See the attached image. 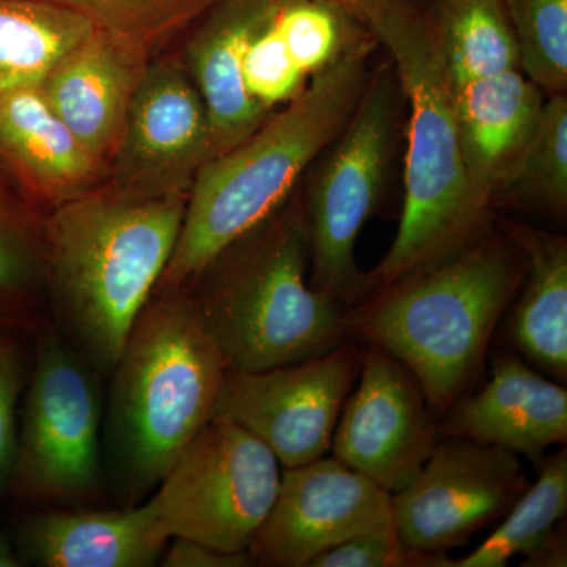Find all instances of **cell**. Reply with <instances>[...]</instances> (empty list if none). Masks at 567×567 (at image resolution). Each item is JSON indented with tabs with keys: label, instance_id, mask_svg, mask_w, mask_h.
<instances>
[{
	"label": "cell",
	"instance_id": "2e32d148",
	"mask_svg": "<svg viewBox=\"0 0 567 567\" xmlns=\"http://www.w3.org/2000/svg\"><path fill=\"white\" fill-rule=\"evenodd\" d=\"M148 54L110 33H92L52 66L40 89L52 111L104 166L121 142Z\"/></svg>",
	"mask_w": 567,
	"mask_h": 567
},
{
	"label": "cell",
	"instance_id": "e575fe53",
	"mask_svg": "<svg viewBox=\"0 0 567 567\" xmlns=\"http://www.w3.org/2000/svg\"><path fill=\"white\" fill-rule=\"evenodd\" d=\"M324 2L344 10L346 13H349L354 20L363 22L368 28V22L374 18L377 11L382 9L386 0H324Z\"/></svg>",
	"mask_w": 567,
	"mask_h": 567
},
{
	"label": "cell",
	"instance_id": "5b68a950",
	"mask_svg": "<svg viewBox=\"0 0 567 567\" xmlns=\"http://www.w3.org/2000/svg\"><path fill=\"white\" fill-rule=\"evenodd\" d=\"M106 446L125 506L163 477L215 416L227 365L185 290L152 297L114 368Z\"/></svg>",
	"mask_w": 567,
	"mask_h": 567
},
{
	"label": "cell",
	"instance_id": "d6a6232c",
	"mask_svg": "<svg viewBox=\"0 0 567 567\" xmlns=\"http://www.w3.org/2000/svg\"><path fill=\"white\" fill-rule=\"evenodd\" d=\"M164 550L162 565L166 567H248L254 566L248 550L221 551L216 548L185 539L173 537Z\"/></svg>",
	"mask_w": 567,
	"mask_h": 567
},
{
	"label": "cell",
	"instance_id": "f546056e",
	"mask_svg": "<svg viewBox=\"0 0 567 567\" xmlns=\"http://www.w3.org/2000/svg\"><path fill=\"white\" fill-rule=\"evenodd\" d=\"M275 14L249 41L241 66L246 92L268 111L292 102L308 85V76L295 63L276 29Z\"/></svg>",
	"mask_w": 567,
	"mask_h": 567
},
{
	"label": "cell",
	"instance_id": "836d02e7",
	"mask_svg": "<svg viewBox=\"0 0 567 567\" xmlns=\"http://www.w3.org/2000/svg\"><path fill=\"white\" fill-rule=\"evenodd\" d=\"M522 566L529 567H566L567 544L565 525H558L540 546L527 555V561Z\"/></svg>",
	"mask_w": 567,
	"mask_h": 567
},
{
	"label": "cell",
	"instance_id": "44dd1931",
	"mask_svg": "<svg viewBox=\"0 0 567 567\" xmlns=\"http://www.w3.org/2000/svg\"><path fill=\"white\" fill-rule=\"evenodd\" d=\"M525 257L522 293L507 319L514 349L528 363L565 385L567 380V241L522 224L506 223Z\"/></svg>",
	"mask_w": 567,
	"mask_h": 567
},
{
	"label": "cell",
	"instance_id": "d4e9b609",
	"mask_svg": "<svg viewBox=\"0 0 567 567\" xmlns=\"http://www.w3.org/2000/svg\"><path fill=\"white\" fill-rule=\"evenodd\" d=\"M498 197L548 215H566V93L550 95V99L544 102L532 140L522 153L513 177Z\"/></svg>",
	"mask_w": 567,
	"mask_h": 567
},
{
	"label": "cell",
	"instance_id": "4dcf8cb0",
	"mask_svg": "<svg viewBox=\"0 0 567 567\" xmlns=\"http://www.w3.org/2000/svg\"><path fill=\"white\" fill-rule=\"evenodd\" d=\"M25 336L0 331V496L10 491L20 431V402L31 374Z\"/></svg>",
	"mask_w": 567,
	"mask_h": 567
},
{
	"label": "cell",
	"instance_id": "30bf717a",
	"mask_svg": "<svg viewBox=\"0 0 567 567\" xmlns=\"http://www.w3.org/2000/svg\"><path fill=\"white\" fill-rule=\"evenodd\" d=\"M360 344L267 371L229 369L215 416L234 421L274 451L284 468L331 450L336 424L361 369Z\"/></svg>",
	"mask_w": 567,
	"mask_h": 567
},
{
	"label": "cell",
	"instance_id": "277c9868",
	"mask_svg": "<svg viewBox=\"0 0 567 567\" xmlns=\"http://www.w3.org/2000/svg\"><path fill=\"white\" fill-rule=\"evenodd\" d=\"M186 197L87 192L59 204L47 227V274L82 352L112 371L156 293L181 234Z\"/></svg>",
	"mask_w": 567,
	"mask_h": 567
},
{
	"label": "cell",
	"instance_id": "ffe728a7",
	"mask_svg": "<svg viewBox=\"0 0 567 567\" xmlns=\"http://www.w3.org/2000/svg\"><path fill=\"white\" fill-rule=\"evenodd\" d=\"M0 159L58 204L87 193L106 169L52 111L40 85L0 99Z\"/></svg>",
	"mask_w": 567,
	"mask_h": 567
},
{
	"label": "cell",
	"instance_id": "1f68e13d",
	"mask_svg": "<svg viewBox=\"0 0 567 567\" xmlns=\"http://www.w3.org/2000/svg\"><path fill=\"white\" fill-rule=\"evenodd\" d=\"M447 555L406 548L395 532L365 533L319 555L309 567H447Z\"/></svg>",
	"mask_w": 567,
	"mask_h": 567
},
{
	"label": "cell",
	"instance_id": "6da1fadb",
	"mask_svg": "<svg viewBox=\"0 0 567 567\" xmlns=\"http://www.w3.org/2000/svg\"><path fill=\"white\" fill-rule=\"evenodd\" d=\"M369 33L244 142L207 159L194 177L159 292L182 290L230 245L281 210L305 171L349 122L369 80Z\"/></svg>",
	"mask_w": 567,
	"mask_h": 567
},
{
	"label": "cell",
	"instance_id": "52a82bcc",
	"mask_svg": "<svg viewBox=\"0 0 567 567\" xmlns=\"http://www.w3.org/2000/svg\"><path fill=\"white\" fill-rule=\"evenodd\" d=\"M402 91L390 65L369 74L360 102L330 145L303 204L311 281L317 292L346 306L368 295L354 246L382 199L390 171Z\"/></svg>",
	"mask_w": 567,
	"mask_h": 567
},
{
	"label": "cell",
	"instance_id": "f1b7e54d",
	"mask_svg": "<svg viewBox=\"0 0 567 567\" xmlns=\"http://www.w3.org/2000/svg\"><path fill=\"white\" fill-rule=\"evenodd\" d=\"M47 274L31 227L0 205V331L29 334L39 327L37 290Z\"/></svg>",
	"mask_w": 567,
	"mask_h": 567
},
{
	"label": "cell",
	"instance_id": "7402d4cb",
	"mask_svg": "<svg viewBox=\"0 0 567 567\" xmlns=\"http://www.w3.org/2000/svg\"><path fill=\"white\" fill-rule=\"evenodd\" d=\"M96 29L47 0H0V99L41 85L52 66Z\"/></svg>",
	"mask_w": 567,
	"mask_h": 567
},
{
	"label": "cell",
	"instance_id": "d6986e66",
	"mask_svg": "<svg viewBox=\"0 0 567 567\" xmlns=\"http://www.w3.org/2000/svg\"><path fill=\"white\" fill-rule=\"evenodd\" d=\"M451 87L470 181L494 207L532 140L544 93L520 70Z\"/></svg>",
	"mask_w": 567,
	"mask_h": 567
},
{
	"label": "cell",
	"instance_id": "83f0119b",
	"mask_svg": "<svg viewBox=\"0 0 567 567\" xmlns=\"http://www.w3.org/2000/svg\"><path fill=\"white\" fill-rule=\"evenodd\" d=\"M518 48V70L550 95L567 91V0H503Z\"/></svg>",
	"mask_w": 567,
	"mask_h": 567
},
{
	"label": "cell",
	"instance_id": "ba28073f",
	"mask_svg": "<svg viewBox=\"0 0 567 567\" xmlns=\"http://www.w3.org/2000/svg\"><path fill=\"white\" fill-rule=\"evenodd\" d=\"M102 416L95 375L47 328L21 406L11 494L33 505L95 495L103 483Z\"/></svg>",
	"mask_w": 567,
	"mask_h": 567
},
{
	"label": "cell",
	"instance_id": "7c38bea8",
	"mask_svg": "<svg viewBox=\"0 0 567 567\" xmlns=\"http://www.w3.org/2000/svg\"><path fill=\"white\" fill-rule=\"evenodd\" d=\"M377 532H395L393 494L323 456L284 470L248 554L254 566L309 567L323 551Z\"/></svg>",
	"mask_w": 567,
	"mask_h": 567
},
{
	"label": "cell",
	"instance_id": "484cf974",
	"mask_svg": "<svg viewBox=\"0 0 567 567\" xmlns=\"http://www.w3.org/2000/svg\"><path fill=\"white\" fill-rule=\"evenodd\" d=\"M148 54L221 0H47Z\"/></svg>",
	"mask_w": 567,
	"mask_h": 567
},
{
	"label": "cell",
	"instance_id": "4fadbf2b",
	"mask_svg": "<svg viewBox=\"0 0 567 567\" xmlns=\"http://www.w3.org/2000/svg\"><path fill=\"white\" fill-rule=\"evenodd\" d=\"M360 383L347 398L331 451L391 494L415 480L440 440V417L420 380L380 347L361 353Z\"/></svg>",
	"mask_w": 567,
	"mask_h": 567
},
{
	"label": "cell",
	"instance_id": "ac0fdd59",
	"mask_svg": "<svg viewBox=\"0 0 567 567\" xmlns=\"http://www.w3.org/2000/svg\"><path fill=\"white\" fill-rule=\"evenodd\" d=\"M17 539L24 565L151 567L171 537L151 499L114 511H54L25 518Z\"/></svg>",
	"mask_w": 567,
	"mask_h": 567
},
{
	"label": "cell",
	"instance_id": "d590c367",
	"mask_svg": "<svg viewBox=\"0 0 567 567\" xmlns=\"http://www.w3.org/2000/svg\"><path fill=\"white\" fill-rule=\"evenodd\" d=\"M24 559L21 557L20 547L17 539L9 536V533L0 527V567H21Z\"/></svg>",
	"mask_w": 567,
	"mask_h": 567
},
{
	"label": "cell",
	"instance_id": "7a4b0ae2",
	"mask_svg": "<svg viewBox=\"0 0 567 567\" xmlns=\"http://www.w3.org/2000/svg\"><path fill=\"white\" fill-rule=\"evenodd\" d=\"M525 274L520 246L506 233L487 234L350 306L347 341L380 347L401 360L442 417L483 375L496 327Z\"/></svg>",
	"mask_w": 567,
	"mask_h": 567
},
{
	"label": "cell",
	"instance_id": "cb8c5ba5",
	"mask_svg": "<svg viewBox=\"0 0 567 567\" xmlns=\"http://www.w3.org/2000/svg\"><path fill=\"white\" fill-rule=\"evenodd\" d=\"M539 477L507 511L505 520L472 554L447 567H503L516 555L532 554L558 527L567 511V450L544 458Z\"/></svg>",
	"mask_w": 567,
	"mask_h": 567
},
{
	"label": "cell",
	"instance_id": "9c48e42d",
	"mask_svg": "<svg viewBox=\"0 0 567 567\" xmlns=\"http://www.w3.org/2000/svg\"><path fill=\"white\" fill-rule=\"evenodd\" d=\"M279 481V461L262 440L234 421L213 417L151 502L171 539L245 551L274 506Z\"/></svg>",
	"mask_w": 567,
	"mask_h": 567
},
{
	"label": "cell",
	"instance_id": "603a6c76",
	"mask_svg": "<svg viewBox=\"0 0 567 567\" xmlns=\"http://www.w3.org/2000/svg\"><path fill=\"white\" fill-rule=\"evenodd\" d=\"M429 17L451 85L518 70L503 0H434Z\"/></svg>",
	"mask_w": 567,
	"mask_h": 567
},
{
	"label": "cell",
	"instance_id": "3957f363",
	"mask_svg": "<svg viewBox=\"0 0 567 567\" xmlns=\"http://www.w3.org/2000/svg\"><path fill=\"white\" fill-rule=\"evenodd\" d=\"M368 29L390 52L410 104L404 210L390 251L365 274L371 293L483 240L492 233L494 207L470 181L453 87L429 11L410 0H386Z\"/></svg>",
	"mask_w": 567,
	"mask_h": 567
},
{
	"label": "cell",
	"instance_id": "e0dca14e",
	"mask_svg": "<svg viewBox=\"0 0 567 567\" xmlns=\"http://www.w3.org/2000/svg\"><path fill=\"white\" fill-rule=\"evenodd\" d=\"M284 0H221L189 43L186 59L203 96L210 126L212 156L251 136L271 115L246 92L245 52Z\"/></svg>",
	"mask_w": 567,
	"mask_h": 567
},
{
	"label": "cell",
	"instance_id": "8992f818",
	"mask_svg": "<svg viewBox=\"0 0 567 567\" xmlns=\"http://www.w3.org/2000/svg\"><path fill=\"white\" fill-rule=\"evenodd\" d=\"M309 264L303 205H297L275 213L194 279L199 286L189 297L229 369L267 371L347 341L349 306L309 286Z\"/></svg>",
	"mask_w": 567,
	"mask_h": 567
},
{
	"label": "cell",
	"instance_id": "8fae6325",
	"mask_svg": "<svg viewBox=\"0 0 567 567\" xmlns=\"http://www.w3.org/2000/svg\"><path fill=\"white\" fill-rule=\"evenodd\" d=\"M528 486L517 454L473 440H439L415 480L393 494L395 535L412 550L446 555L505 517Z\"/></svg>",
	"mask_w": 567,
	"mask_h": 567
},
{
	"label": "cell",
	"instance_id": "4316f807",
	"mask_svg": "<svg viewBox=\"0 0 567 567\" xmlns=\"http://www.w3.org/2000/svg\"><path fill=\"white\" fill-rule=\"evenodd\" d=\"M275 25L295 63L315 76L368 37V28L324 0H284Z\"/></svg>",
	"mask_w": 567,
	"mask_h": 567
},
{
	"label": "cell",
	"instance_id": "5bb4252c",
	"mask_svg": "<svg viewBox=\"0 0 567 567\" xmlns=\"http://www.w3.org/2000/svg\"><path fill=\"white\" fill-rule=\"evenodd\" d=\"M210 156V126L196 85L173 61L147 63L110 163L112 188L144 197L188 196Z\"/></svg>",
	"mask_w": 567,
	"mask_h": 567
},
{
	"label": "cell",
	"instance_id": "9a60e30c",
	"mask_svg": "<svg viewBox=\"0 0 567 567\" xmlns=\"http://www.w3.org/2000/svg\"><path fill=\"white\" fill-rule=\"evenodd\" d=\"M440 439L503 447L539 465L548 447L566 445L567 391L517 352L496 353L491 379L458 398L439 421Z\"/></svg>",
	"mask_w": 567,
	"mask_h": 567
}]
</instances>
